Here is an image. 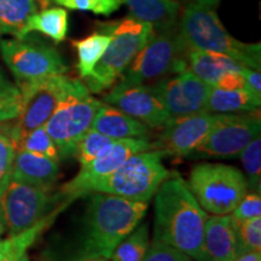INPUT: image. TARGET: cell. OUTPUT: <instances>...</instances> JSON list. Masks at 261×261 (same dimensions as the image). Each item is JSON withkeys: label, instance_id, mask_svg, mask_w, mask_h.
Listing matches in <instances>:
<instances>
[{"label": "cell", "instance_id": "obj_14", "mask_svg": "<svg viewBox=\"0 0 261 261\" xmlns=\"http://www.w3.org/2000/svg\"><path fill=\"white\" fill-rule=\"evenodd\" d=\"M152 149L148 138H126L113 140L87 165L81 166L76 177L65 182L62 192L69 196L85 195V188L94 180L107 177L123 165L130 156Z\"/></svg>", "mask_w": 261, "mask_h": 261}, {"label": "cell", "instance_id": "obj_46", "mask_svg": "<svg viewBox=\"0 0 261 261\" xmlns=\"http://www.w3.org/2000/svg\"><path fill=\"white\" fill-rule=\"evenodd\" d=\"M2 34H3V33H2V31H0V37H2Z\"/></svg>", "mask_w": 261, "mask_h": 261}, {"label": "cell", "instance_id": "obj_41", "mask_svg": "<svg viewBox=\"0 0 261 261\" xmlns=\"http://www.w3.org/2000/svg\"><path fill=\"white\" fill-rule=\"evenodd\" d=\"M187 2L196 3V4H200L202 6H205V8H210V9H214L215 6L219 4V0H187Z\"/></svg>", "mask_w": 261, "mask_h": 261}, {"label": "cell", "instance_id": "obj_34", "mask_svg": "<svg viewBox=\"0 0 261 261\" xmlns=\"http://www.w3.org/2000/svg\"><path fill=\"white\" fill-rule=\"evenodd\" d=\"M192 259L177 248L154 238L143 261H191Z\"/></svg>", "mask_w": 261, "mask_h": 261}, {"label": "cell", "instance_id": "obj_11", "mask_svg": "<svg viewBox=\"0 0 261 261\" xmlns=\"http://www.w3.org/2000/svg\"><path fill=\"white\" fill-rule=\"evenodd\" d=\"M70 77L62 75L18 83L21 93V112L10 133L12 144L25 133L45 126L67 89Z\"/></svg>", "mask_w": 261, "mask_h": 261}, {"label": "cell", "instance_id": "obj_35", "mask_svg": "<svg viewBox=\"0 0 261 261\" xmlns=\"http://www.w3.org/2000/svg\"><path fill=\"white\" fill-rule=\"evenodd\" d=\"M21 112V93L18 87L0 92V122L17 119Z\"/></svg>", "mask_w": 261, "mask_h": 261}, {"label": "cell", "instance_id": "obj_26", "mask_svg": "<svg viewBox=\"0 0 261 261\" xmlns=\"http://www.w3.org/2000/svg\"><path fill=\"white\" fill-rule=\"evenodd\" d=\"M110 37L100 32H94L89 37L73 40L71 45L77 52V73L81 79H86L92 74L98 62L106 52Z\"/></svg>", "mask_w": 261, "mask_h": 261}, {"label": "cell", "instance_id": "obj_21", "mask_svg": "<svg viewBox=\"0 0 261 261\" xmlns=\"http://www.w3.org/2000/svg\"><path fill=\"white\" fill-rule=\"evenodd\" d=\"M130 17L148 22L159 31L174 29L180 4L178 0H125Z\"/></svg>", "mask_w": 261, "mask_h": 261}, {"label": "cell", "instance_id": "obj_8", "mask_svg": "<svg viewBox=\"0 0 261 261\" xmlns=\"http://www.w3.org/2000/svg\"><path fill=\"white\" fill-rule=\"evenodd\" d=\"M187 52L179 33L173 29L154 32L123 71L122 80L132 84H145L188 69Z\"/></svg>", "mask_w": 261, "mask_h": 261}, {"label": "cell", "instance_id": "obj_13", "mask_svg": "<svg viewBox=\"0 0 261 261\" xmlns=\"http://www.w3.org/2000/svg\"><path fill=\"white\" fill-rule=\"evenodd\" d=\"M150 87L173 119L205 112L212 86L188 68L173 76H165Z\"/></svg>", "mask_w": 261, "mask_h": 261}, {"label": "cell", "instance_id": "obj_28", "mask_svg": "<svg viewBox=\"0 0 261 261\" xmlns=\"http://www.w3.org/2000/svg\"><path fill=\"white\" fill-rule=\"evenodd\" d=\"M15 150H27V151L34 152L46 158L57 160L60 161V154L56 144L51 137L46 132L45 126H40L38 128L25 133L15 143Z\"/></svg>", "mask_w": 261, "mask_h": 261}, {"label": "cell", "instance_id": "obj_5", "mask_svg": "<svg viewBox=\"0 0 261 261\" xmlns=\"http://www.w3.org/2000/svg\"><path fill=\"white\" fill-rule=\"evenodd\" d=\"M160 150H148L130 156L115 171L85 188V194L103 192L130 201L149 202L169 172L162 163Z\"/></svg>", "mask_w": 261, "mask_h": 261}, {"label": "cell", "instance_id": "obj_3", "mask_svg": "<svg viewBox=\"0 0 261 261\" xmlns=\"http://www.w3.org/2000/svg\"><path fill=\"white\" fill-rule=\"evenodd\" d=\"M178 33L188 51L218 52L244 67L260 70V44H244L234 39L213 9L189 3L181 14Z\"/></svg>", "mask_w": 261, "mask_h": 261}, {"label": "cell", "instance_id": "obj_2", "mask_svg": "<svg viewBox=\"0 0 261 261\" xmlns=\"http://www.w3.org/2000/svg\"><path fill=\"white\" fill-rule=\"evenodd\" d=\"M148 202L94 192L85 215L79 254L110 259L114 249L140 224Z\"/></svg>", "mask_w": 261, "mask_h": 261}, {"label": "cell", "instance_id": "obj_15", "mask_svg": "<svg viewBox=\"0 0 261 261\" xmlns=\"http://www.w3.org/2000/svg\"><path fill=\"white\" fill-rule=\"evenodd\" d=\"M104 103L145 123L149 128H160L172 119L149 85L121 80L104 94Z\"/></svg>", "mask_w": 261, "mask_h": 261}, {"label": "cell", "instance_id": "obj_9", "mask_svg": "<svg viewBox=\"0 0 261 261\" xmlns=\"http://www.w3.org/2000/svg\"><path fill=\"white\" fill-rule=\"evenodd\" d=\"M67 196L69 195L62 191L52 194L51 189L35 187L11 178L0 195L5 230L10 236L27 230L63 203L60 201Z\"/></svg>", "mask_w": 261, "mask_h": 261}, {"label": "cell", "instance_id": "obj_39", "mask_svg": "<svg viewBox=\"0 0 261 261\" xmlns=\"http://www.w3.org/2000/svg\"><path fill=\"white\" fill-rule=\"evenodd\" d=\"M233 261H261V254L257 250H246L241 253Z\"/></svg>", "mask_w": 261, "mask_h": 261}, {"label": "cell", "instance_id": "obj_6", "mask_svg": "<svg viewBox=\"0 0 261 261\" xmlns=\"http://www.w3.org/2000/svg\"><path fill=\"white\" fill-rule=\"evenodd\" d=\"M100 104L81 81L69 79L56 109L45 123L61 160L74 158L77 143L92 126Z\"/></svg>", "mask_w": 261, "mask_h": 261}, {"label": "cell", "instance_id": "obj_45", "mask_svg": "<svg viewBox=\"0 0 261 261\" xmlns=\"http://www.w3.org/2000/svg\"><path fill=\"white\" fill-rule=\"evenodd\" d=\"M0 261H29L27 254L25 255H22L19 257H14V259H4V260H0Z\"/></svg>", "mask_w": 261, "mask_h": 261}, {"label": "cell", "instance_id": "obj_23", "mask_svg": "<svg viewBox=\"0 0 261 261\" xmlns=\"http://www.w3.org/2000/svg\"><path fill=\"white\" fill-rule=\"evenodd\" d=\"M71 201H65L63 203L55 208L54 211L50 212L46 217L39 220L37 224H34L27 230L22 231L14 236H10L6 240H0V260L4 259H14V257H19L27 254V250L31 248L35 241L46 231L48 227L54 224L55 219L62 211L70 203Z\"/></svg>", "mask_w": 261, "mask_h": 261}, {"label": "cell", "instance_id": "obj_16", "mask_svg": "<svg viewBox=\"0 0 261 261\" xmlns=\"http://www.w3.org/2000/svg\"><path fill=\"white\" fill-rule=\"evenodd\" d=\"M214 122V114L201 112L192 115L173 117L163 126L162 133L152 146L163 156L185 158L194 154L208 136Z\"/></svg>", "mask_w": 261, "mask_h": 261}, {"label": "cell", "instance_id": "obj_38", "mask_svg": "<svg viewBox=\"0 0 261 261\" xmlns=\"http://www.w3.org/2000/svg\"><path fill=\"white\" fill-rule=\"evenodd\" d=\"M242 75L246 81V89L250 92L255 94L257 97H261V75L260 70L252 69V68L243 67Z\"/></svg>", "mask_w": 261, "mask_h": 261}, {"label": "cell", "instance_id": "obj_36", "mask_svg": "<svg viewBox=\"0 0 261 261\" xmlns=\"http://www.w3.org/2000/svg\"><path fill=\"white\" fill-rule=\"evenodd\" d=\"M232 218L236 221H243L261 215L260 192H249L243 196L242 200L232 211Z\"/></svg>", "mask_w": 261, "mask_h": 261}, {"label": "cell", "instance_id": "obj_33", "mask_svg": "<svg viewBox=\"0 0 261 261\" xmlns=\"http://www.w3.org/2000/svg\"><path fill=\"white\" fill-rule=\"evenodd\" d=\"M15 152L11 139L0 130V195L11 180Z\"/></svg>", "mask_w": 261, "mask_h": 261}, {"label": "cell", "instance_id": "obj_43", "mask_svg": "<svg viewBox=\"0 0 261 261\" xmlns=\"http://www.w3.org/2000/svg\"><path fill=\"white\" fill-rule=\"evenodd\" d=\"M35 3H37L38 8H40L41 10H45L47 8H50V5L52 4V0H34Z\"/></svg>", "mask_w": 261, "mask_h": 261}, {"label": "cell", "instance_id": "obj_29", "mask_svg": "<svg viewBox=\"0 0 261 261\" xmlns=\"http://www.w3.org/2000/svg\"><path fill=\"white\" fill-rule=\"evenodd\" d=\"M240 159L247 173L248 190L260 192L261 180V139L256 137L240 152Z\"/></svg>", "mask_w": 261, "mask_h": 261}, {"label": "cell", "instance_id": "obj_7", "mask_svg": "<svg viewBox=\"0 0 261 261\" xmlns=\"http://www.w3.org/2000/svg\"><path fill=\"white\" fill-rule=\"evenodd\" d=\"M188 187L202 210L213 215L231 214L248 192L243 173L223 163L196 165Z\"/></svg>", "mask_w": 261, "mask_h": 261}, {"label": "cell", "instance_id": "obj_31", "mask_svg": "<svg viewBox=\"0 0 261 261\" xmlns=\"http://www.w3.org/2000/svg\"><path fill=\"white\" fill-rule=\"evenodd\" d=\"M65 9L91 11L96 15L109 16L125 4V0H52Z\"/></svg>", "mask_w": 261, "mask_h": 261}, {"label": "cell", "instance_id": "obj_4", "mask_svg": "<svg viewBox=\"0 0 261 261\" xmlns=\"http://www.w3.org/2000/svg\"><path fill=\"white\" fill-rule=\"evenodd\" d=\"M97 28V32L109 35L110 42L92 74L84 80L90 92L102 93L115 84L144 47L154 33V27L148 22L126 17L121 21L98 22Z\"/></svg>", "mask_w": 261, "mask_h": 261}, {"label": "cell", "instance_id": "obj_24", "mask_svg": "<svg viewBox=\"0 0 261 261\" xmlns=\"http://www.w3.org/2000/svg\"><path fill=\"white\" fill-rule=\"evenodd\" d=\"M68 12L63 8H47L41 12H35L28 18L22 38H25L31 32H39L52 39L55 42H62L68 33Z\"/></svg>", "mask_w": 261, "mask_h": 261}, {"label": "cell", "instance_id": "obj_12", "mask_svg": "<svg viewBox=\"0 0 261 261\" xmlns=\"http://www.w3.org/2000/svg\"><path fill=\"white\" fill-rule=\"evenodd\" d=\"M259 113L214 114L213 126L196 154L207 158H231L240 154L260 135Z\"/></svg>", "mask_w": 261, "mask_h": 261}, {"label": "cell", "instance_id": "obj_44", "mask_svg": "<svg viewBox=\"0 0 261 261\" xmlns=\"http://www.w3.org/2000/svg\"><path fill=\"white\" fill-rule=\"evenodd\" d=\"M5 224H4V217H3V208H2V200H0V234L5 232Z\"/></svg>", "mask_w": 261, "mask_h": 261}, {"label": "cell", "instance_id": "obj_18", "mask_svg": "<svg viewBox=\"0 0 261 261\" xmlns=\"http://www.w3.org/2000/svg\"><path fill=\"white\" fill-rule=\"evenodd\" d=\"M60 177V161L27 150H16L12 179L45 189H51Z\"/></svg>", "mask_w": 261, "mask_h": 261}, {"label": "cell", "instance_id": "obj_37", "mask_svg": "<svg viewBox=\"0 0 261 261\" xmlns=\"http://www.w3.org/2000/svg\"><path fill=\"white\" fill-rule=\"evenodd\" d=\"M213 87H219L224 90L246 89V81H244L242 71H228L220 77V80Z\"/></svg>", "mask_w": 261, "mask_h": 261}, {"label": "cell", "instance_id": "obj_30", "mask_svg": "<svg viewBox=\"0 0 261 261\" xmlns=\"http://www.w3.org/2000/svg\"><path fill=\"white\" fill-rule=\"evenodd\" d=\"M114 139L109 137L97 132L96 129L90 128L77 143L76 149H75L74 158H76L81 166L87 165L92 161L96 156L99 154L102 150L109 145Z\"/></svg>", "mask_w": 261, "mask_h": 261}, {"label": "cell", "instance_id": "obj_20", "mask_svg": "<svg viewBox=\"0 0 261 261\" xmlns=\"http://www.w3.org/2000/svg\"><path fill=\"white\" fill-rule=\"evenodd\" d=\"M187 61L189 69L211 86H215L228 71H242L244 67L233 58L213 51L189 50Z\"/></svg>", "mask_w": 261, "mask_h": 261}, {"label": "cell", "instance_id": "obj_25", "mask_svg": "<svg viewBox=\"0 0 261 261\" xmlns=\"http://www.w3.org/2000/svg\"><path fill=\"white\" fill-rule=\"evenodd\" d=\"M37 11L34 0H0V31L21 39L28 18Z\"/></svg>", "mask_w": 261, "mask_h": 261}, {"label": "cell", "instance_id": "obj_19", "mask_svg": "<svg viewBox=\"0 0 261 261\" xmlns=\"http://www.w3.org/2000/svg\"><path fill=\"white\" fill-rule=\"evenodd\" d=\"M91 128L114 140L126 138H148L149 127L117 108L102 102Z\"/></svg>", "mask_w": 261, "mask_h": 261}, {"label": "cell", "instance_id": "obj_10", "mask_svg": "<svg viewBox=\"0 0 261 261\" xmlns=\"http://www.w3.org/2000/svg\"><path fill=\"white\" fill-rule=\"evenodd\" d=\"M0 52L18 83L62 75L68 70L60 52L38 40L25 38L0 40Z\"/></svg>", "mask_w": 261, "mask_h": 261}, {"label": "cell", "instance_id": "obj_40", "mask_svg": "<svg viewBox=\"0 0 261 261\" xmlns=\"http://www.w3.org/2000/svg\"><path fill=\"white\" fill-rule=\"evenodd\" d=\"M68 261H108L106 257L98 255H85V254H77L76 256Z\"/></svg>", "mask_w": 261, "mask_h": 261}, {"label": "cell", "instance_id": "obj_1", "mask_svg": "<svg viewBox=\"0 0 261 261\" xmlns=\"http://www.w3.org/2000/svg\"><path fill=\"white\" fill-rule=\"evenodd\" d=\"M154 196V238L177 248L192 260L207 261L203 237L208 215L188 182L178 173H169Z\"/></svg>", "mask_w": 261, "mask_h": 261}, {"label": "cell", "instance_id": "obj_32", "mask_svg": "<svg viewBox=\"0 0 261 261\" xmlns=\"http://www.w3.org/2000/svg\"><path fill=\"white\" fill-rule=\"evenodd\" d=\"M238 241L242 252L261 249V217L237 221Z\"/></svg>", "mask_w": 261, "mask_h": 261}, {"label": "cell", "instance_id": "obj_42", "mask_svg": "<svg viewBox=\"0 0 261 261\" xmlns=\"http://www.w3.org/2000/svg\"><path fill=\"white\" fill-rule=\"evenodd\" d=\"M11 87H14V85L10 83V81L4 76V74L0 71V92L11 89Z\"/></svg>", "mask_w": 261, "mask_h": 261}, {"label": "cell", "instance_id": "obj_27", "mask_svg": "<svg viewBox=\"0 0 261 261\" xmlns=\"http://www.w3.org/2000/svg\"><path fill=\"white\" fill-rule=\"evenodd\" d=\"M150 246L148 224L138 225L117 246L110 256L112 261H143Z\"/></svg>", "mask_w": 261, "mask_h": 261}, {"label": "cell", "instance_id": "obj_17", "mask_svg": "<svg viewBox=\"0 0 261 261\" xmlns=\"http://www.w3.org/2000/svg\"><path fill=\"white\" fill-rule=\"evenodd\" d=\"M203 246L207 261H233L242 253L238 241L237 221L232 215H212L207 218Z\"/></svg>", "mask_w": 261, "mask_h": 261}, {"label": "cell", "instance_id": "obj_22", "mask_svg": "<svg viewBox=\"0 0 261 261\" xmlns=\"http://www.w3.org/2000/svg\"><path fill=\"white\" fill-rule=\"evenodd\" d=\"M261 104V97H257L247 89L224 90L211 87L205 104V112L212 114L249 113L255 112Z\"/></svg>", "mask_w": 261, "mask_h": 261}]
</instances>
